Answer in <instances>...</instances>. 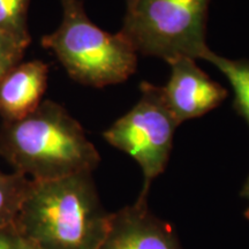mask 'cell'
I'll use <instances>...</instances> for the list:
<instances>
[{"label": "cell", "instance_id": "1", "mask_svg": "<svg viewBox=\"0 0 249 249\" xmlns=\"http://www.w3.org/2000/svg\"><path fill=\"white\" fill-rule=\"evenodd\" d=\"M105 211L92 173L31 180L14 225L37 249H98L107 234Z\"/></svg>", "mask_w": 249, "mask_h": 249}, {"label": "cell", "instance_id": "2", "mask_svg": "<svg viewBox=\"0 0 249 249\" xmlns=\"http://www.w3.org/2000/svg\"><path fill=\"white\" fill-rule=\"evenodd\" d=\"M0 155L36 181L92 173L101 161L81 124L53 101H43L23 119L2 121Z\"/></svg>", "mask_w": 249, "mask_h": 249}, {"label": "cell", "instance_id": "3", "mask_svg": "<svg viewBox=\"0 0 249 249\" xmlns=\"http://www.w3.org/2000/svg\"><path fill=\"white\" fill-rule=\"evenodd\" d=\"M62 20L53 33L42 37L71 79L103 88L126 81L138 65V52L121 33L110 34L96 26L81 0H60Z\"/></svg>", "mask_w": 249, "mask_h": 249}, {"label": "cell", "instance_id": "4", "mask_svg": "<svg viewBox=\"0 0 249 249\" xmlns=\"http://www.w3.org/2000/svg\"><path fill=\"white\" fill-rule=\"evenodd\" d=\"M210 0H130L119 33L138 53L169 64L180 57L205 59Z\"/></svg>", "mask_w": 249, "mask_h": 249}, {"label": "cell", "instance_id": "5", "mask_svg": "<svg viewBox=\"0 0 249 249\" xmlns=\"http://www.w3.org/2000/svg\"><path fill=\"white\" fill-rule=\"evenodd\" d=\"M179 124L161 87L143 82L139 102L105 130L103 138L135 160L144 177L143 187L150 188L152 180L166 167Z\"/></svg>", "mask_w": 249, "mask_h": 249}, {"label": "cell", "instance_id": "6", "mask_svg": "<svg viewBox=\"0 0 249 249\" xmlns=\"http://www.w3.org/2000/svg\"><path fill=\"white\" fill-rule=\"evenodd\" d=\"M149 191L142 187L133 204L110 214L98 249H182L172 227L149 209Z\"/></svg>", "mask_w": 249, "mask_h": 249}, {"label": "cell", "instance_id": "7", "mask_svg": "<svg viewBox=\"0 0 249 249\" xmlns=\"http://www.w3.org/2000/svg\"><path fill=\"white\" fill-rule=\"evenodd\" d=\"M195 61L187 57L170 61L169 82L161 87L167 105L179 124L203 116L227 97L226 89L211 80Z\"/></svg>", "mask_w": 249, "mask_h": 249}, {"label": "cell", "instance_id": "8", "mask_svg": "<svg viewBox=\"0 0 249 249\" xmlns=\"http://www.w3.org/2000/svg\"><path fill=\"white\" fill-rule=\"evenodd\" d=\"M49 79V65L31 60L12 68L0 80V117L17 121L33 113L42 103Z\"/></svg>", "mask_w": 249, "mask_h": 249}, {"label": "cell", "instance_id": "9", "mask_svg": "<svg viewBox=\"0 0 249 249\" xmlns=\"http://www.w3.org/2000/svg\"><path fill=\"white\" fill-rule=\"evenodd\" d=\"M31 179L18 172H0V229L13 225L30 188Z\"/></svg>", "mask_w": 249, "mask_h": 249}, {"label": "cell", "instance_id": "10", "mask_svg": "<svg viewBox=\"0 0 249 249\" xmlns=\"http://www.w3.org/2000/svg\"><path fill=\"white\" fill-rule=\"evenodd\" d=\"M204 60L227 77L235 93V104L249 123V62L230 60L210 51Z\"/></svg>", "mask_w": 249, "mask_h": 249}, {"label": "cell", "instance_id": "11", "mask_svg": "<svg viewBox=\"0 0 249 249\" xmlns=\"http://www.w3.org/2000/svg\"><path fill=\"white\" fill-rule=\"evenodd\" d=\"M30 0H0V31L29 46L31 37L28 28Z\"/></svg>", "mask_w": 249, "mask_h": 249}, {"label": "cell", "instance_id": "12", "mask_svg": "<svg viewBox=\"0 0 249 249\" xmlns=\"http://www.w3.org/2000/svg\"><path fill=\"white\" fill-rule=\"evenodd\" d=\"M28 46L0 31V80L22 61Z\"/></svg>", "mask_w": 249, "mask_h": 249}, {"label": "cell", "instance_id": "13", "mask_svg": "<svg viewBox=\"0 0 249 249\" xmlns=\"http://www.w3.org/2000/svg\"><path fill=\"white\" fill-rule=\"evenodd\" d=\"M0 249H37L21 234L18 227L9 225L0 229Z\"/></svg>", "mask_w": 249, "mask_h": 249}, {"label": "cell", "instance_id": "14", "mask_svg": "<svg viewBox=\"0 0 249 249\" xmlns=\"http://www.w3.org/2000/svg\"><path fill=\"white\" fill-rule=\"evenodd\" d=\"M241 195L244 196L246 200L248 201V207H247V209H246V211H245V216L249 219V178L247 180V182L245 183L244 189H242V192H241Z\"/></svg>", "mask_w": 249, "mask_h": 249}, {"label": "cell", "instance_id": "15", "mask_svg": "<svg viewBox=\"0 0 249 249\" xmlns=\"http://www.w3.org/2000/svg\"><path fill=\"white\" fill-rule=\"evenodd\" d=\"M126 1H127V4H128V2L130 1V0H126Z\"/></svg>", "mask_w": 249, "mask_h": 249}]
</instances>
